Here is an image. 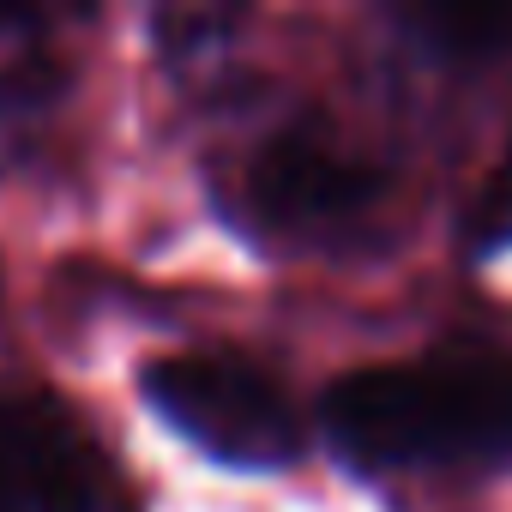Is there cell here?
Masks as SVG:
<instances>
[{
  "instance_id": "1",
  "label": "cell",
  "mask_w": 512,
  "mask_h": 512,
  "mask_svg": "<svg viewBox=\"0 0 512 512\" xmlns=\"http://www.w3.org/2000/svg\"><path fill=\"white\" fill-rule=\"evenodd\" d=\"M332 458L374 482L404 470H458L512 458V368L482 350L350 368L320 398Z\"/></svg>"
},
{
  "instance_id": "2",
  "label": "cell",
  "mask_w": 512,
  "mask_h": 512,
  "mask_svg": "<svg viewBox=\"0 0 512 512\" xmlns=\"http://www.w3.org/2000/svg\"><path fill=\"white\" fill-rule=\"evenodd\" d=\"M151 416L229 470L272 476L308 452V422L278 374L235 350H169L139 368Z\"/></svg>"
},
{
  "instance_id": "3",
  "label": "cell",
  "mask_w": 512,
  "mask_h": 512,
  "mask_svg": "<svg viewBox=\"0 0 512 512\" xmlns=\"http://www.w3.org/2000/svg\"><path fill=\"white\" fill-rule=\"evenodd\" d=\"M386 205V175L344 151L320 127H278L241 169V193L229 217L253 241L278 247H344L368 235L374 211Z\"/></svg>"
},
{
  "instance_id": "4",
  "label": "cell",
  "mask_w": 512,
  "mask_h": 512,
  "mask_svg": "<svg viewBox=\"0 0 512 512\" xmlns=\"http://www.w3.org/2000/svg\"><path fill=\"white\" fill-rule=\"evenodd\" d=\"M0 512H139V494L61 392L0 380Z\"/></svg>"
},
{
  "instance_id": "5",
  "label": "cell",
  "mask_w": 512,
  "mask_h": 512,
  "mask_svg": "<svg viewBox=\"0 0 512 512\" xmlns=\"http://www.w3.org/2000/svg\"><path fill=\"white\" fill-rule=\"evenodd\" d=\"M392 25L440 67H488L512 43V7H398Z\"/></svg>"
},
{
  "instance_id": "6",
  "label": "cell",
  "mask_w": 512,
  "mask_h": 512,
  "mask_svg": "<svg viewBox=\"0 0 512 512\" xmlns=\"http://www.w3.org/2000/svg\"><path fill=\"white\" fill-rule=\"evenodd\" d=\"M458 235H464V253H470V260H488V253L512 247V157L482 181V193L470 199Z\"/></svg>"
}]
</instances>
